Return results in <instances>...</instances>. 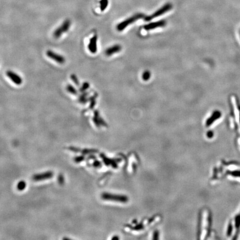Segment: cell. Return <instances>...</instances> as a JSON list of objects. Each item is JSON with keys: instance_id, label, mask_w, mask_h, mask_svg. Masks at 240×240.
<instances>
[{"instance_id": "obj_1", "label": "cell", "mask_w": 240, "mask_h": 240, "mask_svg": "<svg viewBox=\"0 0 240 240\" xmlns=\"http://www.w3.org/2000/svg\"><path fill=\"white\" fill-rule=\"evenodd\" d=\"M71 25V21L68 19L66 20L60 26H59L54 30V38H59L62 36V35L64 33L67 32L70 28Z\"/></svg>"}, {"instance_id": "obj_2", "label": "cell", "mask_w": 240, "mask_h": 240, "mask_svg": "<svg viewBox=\"0 0 240 240\" xmlns=\"http://www.w3.org/2000/svg\"><path fill=\"white\" fill-rule=\"evenodd\" d=\"M145 17V16L142 14H136L135 15L132 16L131 17L128 18L127 20H126L125 21H123L121 23L118 24L117 26V30L118 31H123V30H124L125 28L132 24V23L135 22L137 20H140L141 18H144Z\"/></svg>"}, {"instance_id": "obj_3", "label": "cell", "mask_w": 240, "mask_h": 240, "mask_svg": "<svg viewBox=\"0 0 240 240\" xmlns=\"http://www.w3.org/2000/svg\"><path fill=\"white\" fill-rule=\"evenodd\" d=\"M172 7V5L171 4H167L166 5L163 6V7H161L160 9H159L156 12H155L154 14H152L151 16L145 17V20L146 21H149L154 18H156L160 16H161L162 15L167 12L169 10L171 9Z\"/></svg>"}, {"instance_id": "obj_4", "label": "cell", "mask_w": 240, "mask_h": 240, "mask_svg": "<svg viewBox=\"0 0 240 240\" xmlns=\"http://www.w3.org/2000/svg\"><path fill=\"white\" fill-rule=\"evenodd\" d=\"M47 56L59 64H64L65 62V59L63 56L58 54L52 50H48L46 52Z\"/></svg>"}, {"instance_id": "obj_5", "label": "cell", "mask_w": 240, "mask_h": 240, "mask_svg": "<svg viewBox=\"0 0 240 240\" xmlns=\"http://www.w3.org/2000/svg\"><path fill=\"white\" fill-rule=\"evenodd\" d=\"M6 75L14 83L17 85H20L23 82L22 78L21 76L12 71H7L6 73Z\"/></svg>"}, {"instance_id": "obj_6", "label": "cell", "mask_w": 240, "mask_h": 240, "mask_svg": "<svg viewBox=\"0 0 240 240\" xmlns=\"http://www.w3.org/2000/svg\"><path fill=\"white\" fill-rule=\"evenodd\" d=\"M166 22L165 21L161 20V21H159L149 23V24L145 25L144 26V28L146 30H153V29L158 28V27H163L166 25Z\"/></svg>"}, {"instance_id": "obj_7", "label": "cell", "mask_w": 240, "mask_h": 240, "mask_svg": "<svg viewBox=\"0 0 240 240\" xmlns=\"http://www.w3.org/2000/svg\"><path fill=\"white\" fill-rule=\"evenodd\" d=\"M97 36L96 35H95L90 39V42L88 45V49L92 54H95L97 51Z\"/></svg>"}, {"instance_id": "obj_8", "label": "cell", "mask_w": 240, "mask_h": 240, "mask_svg": "<svg viewBox=\"0 0 240 240\" xmlns=\"http://www.w3.org/2000/svg\"><path fill=\"white\" fill-rule=\"evenodd\" d=\"M54 174L52 172H47L44 173L42 174H38L35 175L33 177V180L34 181H42L44 180H47L49 178H51L53 176Z\"/></svg>"}, {"instance_id": "obj_9", "label": "cell", "mask_w": 240, "mask_h": 240, "mask_svg": "<svg viewBox=\"0 0 240 240\" xmlns=\"http://www.w3.org/2000/svg\"><path fill=\"white\" fill-rule=\"evenodd\" d=\"M121 50V46L118 45L113 46L106 50L105 54L107 56H111L112 54L120 52Z\"/></svg>"}, {"instance_id": "obj_10", "label": "cell", "mask_w": 240, "mask_h": 240, "mask_svg": "<svg viewBox=\"0 0 240 240\" xmlns=\"http://www.w3.org/2000/svg\"><path fill=\"white\" fill-rule=\"evenodd\" d=\"M95 117L93 118V121L96 124V125L97 126H100V125H104V122L103 121V120H102V118L100 117V115L99 112H97V111H96L95 112Z\"/></svg>"}, {"instance_id": "obj_11", "label": "cell", "mask_w": 240, "mask_h": 240, "mask_svg": "<svg viewBox=\"0 0 240 240\" xmlns=\"http://www.w3.org/2000/svg\"><path fill=\"white\" fill-rule=\"evenodd\" d=\"M66 90L68 91L70 94H71L72 95H77V91L76 90V89L71 84H68L67 85Z\"/></svg>"}, {"instance_id": "obj_12", "label": "cell", "mask_w": 240, "mask_h": 240, "mask_svg": "<svg viewBox=\"0 0 240 240\" xmlns=\"http://www.w3.org/2000/svg\"><path fill=\"white\" fill-rule=\"evenodd\" d=\"M87 94L86 92H83L78 98L79 102L82 104H86L88 101V99L87 98Z\"/></svg>"}, {"instance_id": "obj_13", "label": "cell", "mask_w": 240, "mask_h": 240, "mask_svg": "<svg viewBox=\"0 0 240 240\" xmlns=\"http://www.w3.org/2000/svg\"><path fill=\"white\" fill-rule=\"evenodd\" d=\"M108 6V0H101L100 1V9L104 11Z\"/></svg>"}, {"instance_id": "obj_14", "label": "cell", "mask_w": 240, "mask_h": 240, "mask_svg": "<svg viewBox=\"0 0 240 240\" xmlns=\"http://www.w3.org/2000/svg\"><path fill=\"white\" fill-rule=\"evenodd\" d=\"M26 186V184L25 181H20L18 184H17V189L18 190L21 191L23 190V189H25Z\"/></svg>"}, {"instance_id": "obj_15", "label": "cell", "mask_w": 240, "mask_h": 240, "mask_svg": "<svg viewBox=\"0 0 240 240\" xmlns=\"http://www.w3.org/2000/svg\"><path fill=\"white\" fill-rule=\"evenodd\" d=\"M70 78H71V79L72 80L73 82L76 86H78V85H79V81H78V78H77L76 75L72 74V75H71V76H70Z\"/></svg>"}, {"instance_id": "obj_16", "label": "cell", "mask_w": 240, "mask_h": 240, "mask_svg": "<svg viewBox=\"0 0 240 240\" xmlns=\"http://www.w3.org/2000/svg\"><path fill=\"white\" fill-rule=\"evenodd\" d=\"M89 87H90V84L88 83H87V82L83 83V85H82L80 89V91L81 92H83L86 91L87 89H88Z\"/></svg>"}, {"instance_id": "obj_17", "label": "cell", "mask_w": 240, "mask_h": 240, "mask_svg": "<svg viewBox=\"0 0 240 240\" xmlns=\"http://www.w3.org/2000/svg\"><path fill=\"white\" fill-rule=\"evenodd\" d=\"M151 77V73L149 71H146L143 73L142 78L145 81H147Z\"/></svg>"}, {"instance_id": "obj_18", "label": "cell", "mask_w": 240, "mask_h": 240, "mask_svg": "<svg viewBox=\"0 0 240 240\" xmlns=\"http://www.w3.org/2000/svg\"><path fill=\"white\" fill-rule=\"evenodd\" d=\"M94 98H92V100H91V105H90L91 109H92V108L94 107V106H95V104H96L95 100V99H94Z\"/></svg>"}]
</instances>
